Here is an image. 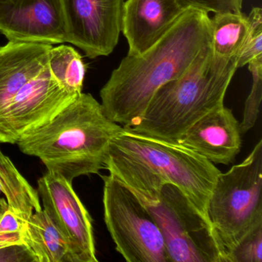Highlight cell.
<instances>
[{
  "instance_id": "1",
  "label": "cell",
  "mask_w": 262,
  "mask_h": 262,
  "mask_svg": "<svg viewBox=\"0 0 262 262\" xmlns=\"http://www.w3.org/2000/svg\"><path fill=\"white\" fill-rule=\"evenodd\" d=\"M211 45L208 13L189 8L152 47L127 55L100 91L105 116L124 128L142 116L156 92L188 71Z\"/></svg>"
},
{
  "instance_id": "2",
  "label": "cell",
  "mask_w": 262,
  "mask_h": 262,
  "mask_svg": "<svg viewBox=\"0 0 262 262\" xmlns=\"http://www.w3.org/2000/svg\"><path fill=\"white\" fill-rule=\"evenodd\" d=\"M104 165L151 214L163 236L170 262H228L211 222L176 185L111 145Z\"/></svg>"
},
{
  "instance_id": "3",
  "label": "cell",
  "mask_w": 262,
  "mask_h": 262,
  "mask_svg": "<svg viewBox=\"0 0 262 262\" xmlns=\"http://www.w3.org/2000/svg\"><path fill=\"white\" fill-rule=\"evenodd\" d=\"M123 127L110 120L91 94L81 93L50 122L27 132L16 144L39 158L47 170L73 184L76 178L99 174L112 141Z\"/></svg>"
},
{
  "instance_id": "4",
  "label": "cell",
  "mask_w": 262,
  "mask_h": 262,
  "mask_svg": "<svg viewBox=\"0 0 262 262\" xmlns=\"http://www.w3.org/2000/svg\"><path fill=\"white\" fill-rule=\"evenodd\" d=\"M237 58L222 57L211 45L201 51L188 71L161 86L142 116L127 128L162 140L179 142L201 118L224 105L237 70Z\"/></svg>"
},
{
  "instance_id": "5",
  "label": "cell",
  "mask_w": 262,
  "mask_h": 262,
  "mask_svg": "<svg viewBox=\"0 0 262 262\" xmlns=\"http://www.w3.org/2000/svg\"><path fill=\"white\" fill-rule=\"evenodd\" d=\"M110 145L176 185L209 221L208 202L221 173L214 163L180 142L162 140L124 127Z\"/></svg>"
},
{
  "instance_id": "6",
  "label": "cell",
  "mask_w": 262,
  "mask_h": 262,
  "mask_svg": "<svg viewBox=\"0 0 262 262\" xmlns=\"http://www.w3.org/2000/svg\"><path fill=\"white\" fill-rule=\"evenodd\" d=\"M261 191L260 139L243 162L220 173L208 202V219L226 254L262 222Z\"/></svg>"
},
{
  "instance_id": "7",
  "label": "cell",
  "mask_w": 262,
  "mask_h": 262,
  "mask_svg": "<svg viewBox=\"0 0 262 262\" xmlns=\"http://www.w3.org/2000/svg\"><path fill=\"white\" fill-rule=\"evenodd\" d=\"M104 182V220L116 249L128 262H170L157 224L135 194L112 174Z\"/></svg>"
},
{
  "instance_id": "8",
  "label": "cell",
  "mask_w": 262,
  "mask_h": 262,
  "mask_svg": "<svg viewBox=\"0 0 262 262\" xmlns=\"http://www.w3.org/2000/svg\"><path fill=\"white\" fill-rule=\"evenodd\" d=\"M78 96L53 78L48 64L0 110V143L16 144L27 132L50 122Z\"/></svg>"
},
{
  "instance_id": "9",
  "label": "cell",
  "mask_w": 262,
  "mask_h": 262,
  "mask_svg": "<svg viewBox=\"0 0 262 262\" xmlns=\"http://www.w3.org/2000/svg\"><path fill=\"white\" fill-rule=\"evenodd\" d=\"M67 42L90 59L113 53L122 31L124 0H59Z\"/></svg>"
},
{
  "instance_id": "10",
  "label": "cell",
  "mask_w": 262,
  "mask_h": 262,
  "mask_svg": "<svg viewBox=\"0 0 262 262\" xmlns=\"http://www.w3.org/2000/svg\"><path fill=\"white\" fill-rule=\"evenodd\" d=\"M38 194L55 226L69 244L76 262H98L93 220L73 184L51 171L38 181Z\"/></svg>"
},
{
  "instance_id": "11",
  "label": "cell",
  "mask_w": 262,
  "mask_h": 262,
  "mask_svg": "<svg viewBox=\"0 0 262 262\" xmlns=\"http://www.w3.org/2000/svg\"><path fill=\"white\" fill-rule=\"evenodd\" d=\"M0 33L12 42H67L60 1L4 0L0 3Z\"/></svg>"
},
{
  "instance_id": "12",
  "label": "cell",
  "mask_w": 262,
  "mask_h": 262,
  "mask_svg": "<svg viewBox=\"0 0 262 262\" xmlns=\"http://www.w3.org/2000/svg\"><path fill=\"white\" fill-rule=\"evenodd\" d=\"M187 10L180 0H127L122 32L128 42V55L136 56L152 47Z\"/></svg>"
},
{
  "instance_id": "13",
  "label": "cell",
  "mask_w": 262,
  "mask_h": 262,
  "mask_svg": "<svg viewBox=\"0 0 262 262\" xmlns=\"http://www.w3.org/2000/svg\"><path fill=\"white\" fill-rule=\"evenodd\" d=\"M240 122L225 105L193 124L179 142L214 164L229 165L242 148Z\"/></svg>"
},
{
  "instance_id": "14",
  "label": "cell",
  "mask_w": 262,
  "mask_h": 262,
  "mask_svg": "<svg viewBox=\"0 0 262 262\" xmlns=\"http://www.w3.org/2000/svg\"><path fill=\"white\" fill-rule=\"evenodd\" d=\"M52 45L12 42L0 47V110L49 64Z\"/></svg>"
},
{
  "instance_id": "15",
  "label": "cell",
  "mask_w": 262,
  "mask_h": 262,
  "mask_svg": "<svg viewBox=\"0 0 262 262\" xmlns=\"http://www.w3.org/2000/svg\"><path fill=\"white\" fill-rule=\"evenodd\" d=\"M21 241L34 261L76 262L69 244L43 209L24 223Z\"/></svg>"
},
{
  "instance_id": "16",
  "label": "cell",
  "mask_w": 262,
  "mask_h": 262,
  "mask_svg": "<svg viewBox=\"0 0 262 262\" xmlns=\"http://www.w3.org/2000/svg\"><path fill=\"white\" fill-rule=\"evenodd\" d=\"M4 194L8 207L27 222L42 210L37 190L30 185L11 159L0 149V197Z\"/></svg>"
},
{
  "instance_id": "17",
  "label": "cell",
  "mask_w": 262,
  "mask_h": 262,
  "mask_svg": "<svg viewBox=\"0 0 262 262\" xmlns=\"http://www.w3.org/2000/svg\"><path fill=\"white\" fill-rule=\"evenodd\" d=\"M210 26L213 53L222 57L238 56L248 36V16L242 12L215 13Z\"/></svg>"
},
{
  "instance_id": "18",
  "label": "cell",
  "mask_w": 262,
  "mask_h": 262,
  "mask_svg": "<svg viewBox=\"0 0 262 262\" xmlns=\"http://www.w3.org/2000/svg\"><path fill=\"white\" fill-rule=\"evenodd\" d=\"M52 76L64 89L75 95L82 93L85 66L75 49L67 45L52 48L49 53Z\"/></svg>"
},
{
  "instance_id": "19",
  "label": "cell",
  "mask_w": 262,
  "mask_h": 262,
  "mask_svg": "<svg viewBox=\"0 0 262 262\" xmlns=\"http://www.w3.org/2000/svg\"><path fill=\"white\" fill-rule=\"evenodd\" d=\"M248 70L252 76V85L245 101L243 119L240 123L242 134L248 133L257 122L262 99V55L248 62Z\"/></svg>"
},
{
  "instance_id": "20",
  "label": "cell",
  "mask_w": 262,
  "mask_h": 262,
  "mask_svg": "<svg viewBox=\"0 0 262 262\" xmlns=\"http://www.w3.org/2000/svg\"><path fill=\"white\" fill-rule=\"evenodd\" d=\"M228 262L262 261V222L256 224L227 254Z\"/></svg>"
},
{
  "instance_id": "21",
  "label": "cell",
  "mask_w": 262,
  "mask_h": 262,
  "mask_svg": "<svg viewBox=\"0 0 262 262\" xmlns=\"http://www.w3.org/2000/svg\"><path fill=\"white\" fill-rule=\"evenodd\" d=\"M249 30L245 44L237 58V69L248 65L250 61L262 55V10L252 9L248 16Z\"/></svg>"
},
{
  "instance_id": "22",
  "label": "cell",
  "mask_w": 262,
  "mask_h": 262,
  "mask_svg": "<svg viewBox=\"0 0 262 262\" xmlns=\"http://www.w3.org/2000/svg\"><path fill=\"white\" fill-rule=\"evenodd\" d=\"M187 9L192 8L205 13H241L242 0H180Z\"/></svg>"
},
{
  "instance_id": "23",
  "label": "cell",
  "mask_w": 262,
  "mask_h": 262,
  "mask_svg": "<svg viewBox=\"0 0 262 262\" xmlns=\"http://www.w3.org/2000/svg\"><path fill=\"white\" fill-rule=\"evenodd\" d=\"M25 222L21 216L8 207L0 217V235L21 237Z\"/></svg>"
},
{
  "instance_id": "24",
  "label": "cell",
  "mask_w": 262,
  "mask_h": 262,
  "mask_svg": "<svg viewBox=\"0 0 262 262\" xmlns=\"http://www.w3.org/2000/svg\"><path fill=\"white\" fill-rule=\"evenodd\" d=\"M15 245L11 237H7V236L0 235V248H5V247L12 246Z\"/></svg>"
},
{
  "instance_id": "25",
  "label": "cell",
  "mask_w": 262,
  "mask_h": 262,
  "mask_svg": "<svg viewBox=\"0 0 262 262\" xmlns=\"http://www.w3.org/2000/svg\"><path fill=\"white\" fill-rule=\"evenodd\" d=\"M8 208V204L5 198L0 197V217Z\"/></svg>"
},
{
  "instance_id": "26",
  "label": "cell",
  "mask_w": 262,
  "mask_h": 262,
  "mask_svg": "<svg viewBox=\"0 0 262 262\" xmlns=\"http://www.w3.org/2000/svg\"><path fill=\"white\" fill-rule=\"evenodd\" d=\"M2 1H4V0H0V3L2 2Z\"/></svg>"
}]
</instances>
